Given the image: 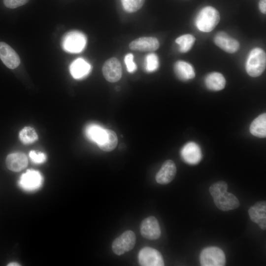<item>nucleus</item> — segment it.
I'll return each instance as SVG.
<instances>
[{"mask_svg": "<svg viewBox=\"0 0 266 266\" xmlns=\"http://www.w3.org/2000/svg\"><path fill=\"white\" fill-rule=\"evenodd\" d=\"M220 19L218 11L213 7L207 6L199 11L195 19V24L200 31L208 33L216 27Z\"/></svg>", "mask_w": 266, "mask_h": 266, "instance_id": "1", "label": "nucleus"}, {"mask_svg": "<svg viewBox=\"0 0 266 266\" xmlns=\"http://www.w3.org/2000/svg\"><path fill=\"white\" fill-rule=\"evenodd\" d=\"M266 66V55L265 51L259 47L255 48L250 52L246 62L247 73L251 77L261 75Z\"/></svg>", "mask_w": 266, "mask_h": 266, "instance_id": "2", "label": "nucleus"}, {"mask_svg": "<svg viewBox=\"0 0 266 266\" xmlns=\"http://www.w3.org/2000/svg\"><path fill=\"white\" fill-rule=\"evenodd\" d=\"M87 42L86 36L79 31H71L64 36L62 46L63 49L68 53H78L85 47Z\"/></svg>", "mask_w": 266, "mask_h": 266, "instance_id": "3", "label": "nucleus"}, {"mask_svg": "<svg viewBox=\"0 0 266 266\" xmlns=\"http://www.w3.org/2000/svg\"><path fill=\"white\" fill-rule=\"evenodd\" d=\"M202 266H223L226 264L225 255L222 249L216 246L204 248L200 256Z\"/></svg>", "mask_w": 266, "mask_h": 266, "instance_id": "4", "label": "nucleus"}, {"mask_svg": "<svg viewBox=\"0 0 266 266\" xmlns=\"http://www.w3.org/2000/svg\"><path fill=\"white\" fill-rule=\"evenodd\" d=\"M135 242L136 236L134 233L127 230L113 240L112 244V251L118 256L122 255L131 251L134 246Z\"/></svg>", "mask_w": 266, "mask_h": 266, "instance_id": "5", "label": "nucleus"}, {"mask_svg": "<svg viewBox=\"0 0 266 266\" xmlns=\"http://www.w3.org/2000/svg\"><path fill=\"white\" fill-rule=\"evenodd\" d=\"M138 259L139 265L142 266H163L165 265L160 252L150 247H143L139 251Z\"/></svg>", "mask_w": 266, "mask_h": 266, "instance_id": "6", "label": "nucleus"}, {"mask_svg": "<svg viewBox=\"0 0 266 266\" xmlns=\"http://www.w3.org/2000/svg\"><path fill=\"white\" fill-rule=\"evenodd\" d=\"M140 231L141 235L149 240L157 239L161 235L158 221L154 216L148 217L142 221Z\"/></svg>", "mask_w": 266, "mask_h": 266, "instance_id": "7", "label": "nucleus"}, {"mask_svg": "<svg viewBox=\"0 0 266 266\" xmlns=\"http://www.w3.org/2000/svg\"><path fill=\"white\" fill-rule=\"evenodd\" d=\"M102 71L105 79L110 82L119 81L122 75V68L120 61L116 58L112 57L104 63Z\"/></svg>", "mask_w": 266, "mask_h": 266, "instance_id": "8", "label": "nucleus"}, {"mask_svg": "<svg viewBox=\"0 0 266 266\" xmlns=\"http://www.w3.org/2000/svg\"><path fill=\"white\" fill-rule=\"evenodd\" d=\"M41 173L35 170H28L21 175L19 184L25 190L31 191L38 189L42 183Z\"/></svg>", "mask_w": 266, "mask_h": 266, "instance_id": "9", "label": "nucleus"}, {"mask_svg": "<svg viewBox=\"0 0 266 266\" xmlns=\"http://www.w3.org/2000/svg\"><path fill=\"white\" fill-rule=\"evenodd\" d=\"M214 42L217 46L229 53L236 52L240 47L239 43L237 40L224 32H218L214 36Z\"/></svg>", "mask_w": 266, "mask_h": 266, "instance_id": "10", "label": "nucleus"}, {"mask_svg": "<svg viewBox=\"0 0 266 266\" xmlns=\"http://www.w3.org/2000/svg\"><path fill=\"white\" fill-rule=\"evenodd\" d=\"M0 59L10 69L16 68L20 63V59L17 53L3 42H0Z\"/></svg>", "mask_w": 266, "mask_h": 266, "instance_id": "11", "label": "nucleus"}, {"mask_svg": "<svg viewBox=\"0 0 266 266\" xmlns=\"http://www.w3.org/2000/svg\"><path fill=\"white\" fill-rule=\"evenodd\" d=\"M181 156L184 161L190 165L198 164L202 156L200 146L194 142H189L183 147Z\"/></svg>", "mask_w": 266, "mask_h": 266, "instance_id": "12", "label": "nucleus"}, {"mask_svg": "<svg viewBox=\"0 0 266 266\" xmlns=\"http://www.w3.org/2000/svg\"><path fill=\"white\" fill-rule=\"evenodd\" d=\"M176 173V166L174 162L170 160L166 161L155 177L157 182L162 185L170 183Z\"/></svg>", "mask_w": 266, "mask_h": 266, "instance_id": "13", "label": "nucleus"}, {"mask_svg": "<svg viewBox=\"0 0 266 266\" xmlns=\"http://www.w3.org/2000/svg\"><path fill=\"white\" fill-rule=\"evenodd\" d=\"M248 214L251 221L257 224L263 230L266 229V202L258 201L251 206Z\"/></svg>", "mask_w": 266, "mask_h": 266, "instance_id": "14", "label": "nucleus"}, {"mask_svg": "<svg viewBox=\"0 0 266 266\" xmlns=\"http://www.w3.org/2000/svg\"><path fill=\"white\" fill-rule=\"evenodd\" d=\"M160 46L158 40L154 37H142L132 41L129 44L131 50L152 52L157 50Z\"/></svg>", "mask_w": 266, "mask_h": 266, "instance_id": "15", "label": "nucleus"}, {"mask_svg": "<svg viewBox=\"0 0 266 266\" xmlns=\"http://www.w3.org/2000/svg\"><path fill=\"white\" fill-rule=\"evenodd\" d=\"M215 205L220 210L226 211L237 208L240 205L237 198L233 194L227 191L213 198Z\"/></svg>", "mask_w": 266, "mask_h": 266, "instance_id": "16", "label": "nucleus"}, {"mask_svg": "<svg viewBox=\"0 0 266 266\" xmlns=\"http://www.w3.org/2000/svg\"><path fill=\"white\" fill-rule=\"evenodd\" d=\"M5 163L8 169L14 172H19L27 166L28 159L24 153L15 152L7 156Z\"/></svg>", "mask_w": 266, "mask_h": 266, "instance_id": "17", "label": "nucleus"}, {"mask_svg": "<svg viewBox=\"0 0 266 266\" xmlns=\"http://www.w3.org/2000/svg\"><path fill=\"white\" fill-rule=\"evenodd\" d=\"M107 130L100 125L92 124L86 128L85 134L89 140L97 143L99 147L105 141L107 136Z\"/></svg>", "mask_w": 266, "mask_h": 266, "instance_id": "18", "label": "nucleus"}, {"mask_svg": "<svg viewBox=\"0 0 266 266\" xmlns=\"http://www.w3.org/2000/svg\"><path fill=\"white\" fill-rule=\"evenodd\" d=\"M91 69V65L82 58L76 59L72 62L69 66L70 73L76 79L85 77L89 74Z\"/></svg>", "mask_w": 266, "mask_h": 266, "instance_id": "19", "label": "nucleus"}, {"mask_svg": "<svg viewBox=\"0 0 266 266\" xmlns=\"http://www.w3.org/2000/svg\"><path fill=\"white\" fill-rule=\"evenodd\" d=\"M174 71L177 77L182 81L192 79L195 76V72L192 66L183 61H178L175 63Z\"/></svg>", "mask_w": 266, "mask_h": 266, "instance_id": "20", "label": "nucleus"}, {"mask_svg": "<svg viewBox=\"0 0 266 266\" xmlns=\"http://www.w3.org/2000/svg\"><path fill=\"white\" fill-rule=\"evenodd\" d=\"M204 82L207 89L211 91H218L225 88L226 79L221 73L213 72L205 77Z\"/></svg>", "mask_w": 266, "mask_h": 266, "instance_id": "21", "label": "nucleus"}, {"mask_svg": "<svg viewBox=\"0 0 266 266\" xmlns=\"http://www.w3.org/2000/svg\"><path fill=\"white\" fill-rule=\"evenodd\" d=\"M251 133L258 137L264 138L266 136V114L264 113L259 115L251 123L250 128Z\"/></svg>", "mask_w": 266, "mask_h": 266, "instance_id": "22", "label": "nucleus"}, {"mask_svg": "<svg viewBox=\"0 0 266 266\" xmlns=\"http://www.w3.org/2000/svg\"><path fill=\"white\" fill-rule=\"evenodd\" d=\"M195 37L192 34L182 35L175 40V42L179 45V50L182 53L188 52L195 42Z\"/></svg>", "mask_w": 266, "mask_h": 266, "instance_id": "23", "label": "nucleus"}, {"mask_svg": "<svg viewBox=\"0 0 266 266\" xmlns=\"http://www.w3.org/2000/svg\"><path fill=\"white\" fill-rule=\"evenodd\" d=\"M19 138L24 144H29L35 142L38 135L34 129L31 127H25L19 133Z\"/></svg>", "mask_w": 266, "mask_h": 266, "instance_id": "24", "label": "nucleus"}, {"mask_svg": "<svg viewBox=\"0 0 266 266\" xmlns=\"http://www.w3.org/2000/svg\"><path fill=\"white\" fill-rule=\"evenodd\" d=\"M107 136L104 143L99 146L103 151L109 152L114 150L118 143V138L116 133L109 129L107 130Z\"/></svg>", "mask_w": 266, "mask_h": 266, "instance_id": "25", "label": "nucleus"}, {"mask_svg": "<svg viewBox=\"0 0 266 266\" xmlns=\"http://www.w3.org/2000/svg\"><path fill=\"white\" fill-rule=\"evenodd\" d=\"M124 9L130 13L134 12L140 9L145 0H121Z\"/></svg>", "mask_w": 266, "mask_h": 266, "instance_id": "26", "label": "nucleus"}, {"mask_svg": "<svg viewBox=\"0 0 266 266\" xmlns=\"http://www.w3.org/2000/svg\"><path fill=\"white\" fill-rule=\"evenodd\" d=\"M228 186L224 181H219L212 184L209 187V192L213 197L216 198L227 191Z\"/></svg>", "mask_w": 266, "mask_h": 266, "instance_id": "27", "label": "nucleus"}, {"mask_svg": "<svg viewBox=\"0 0 266 266\" xmlns=\"http://www.w3.org/2000/svg\"><path fill=\"white\" fill-rule=\"evenodd\" d=\"M159 66V59L155 53H150L145 58V69L148 72L156 70Z\"/></svg>", "mask_w": 266, "mask_h": 266, "instance_id": "28", "label": "nucleus"}, {"mask_svg": "<svg viewBox=\"0 0 266 266\" xmlns=\"http://www.w3.org/2000/svg\"><path fill=\"white\" fill-rule=\"evenodd\" d=\"M29 156L32 161L36 164H42L46 160V156L44 153L34 150L30 152Z\"/></svg>", "mask_w": 266, "mask_h": 266, "instance_id": "29", "label": "nucleus"}, {"mask_svg": "<svg viewBox=\"0 0 266 266\" xmlns=\"http://www.w3.org/2000/svg\"><path fill=\"white\" fill-rule=\"evenodd\" d=\"M127 69L129 72L133 73L136 69V66L133 61V56L131 53L127 54L124 58Z\"/></svg>", "mask_w": 266, "mask_h": 266, "instance_id": "30", "label": "nucleus"}, {"mask_svg": "<svg viewBox=\"0 0 266 266\" xmlns=\"http://www.w3.org/2000/svg\"><path fill=\"white\" fill-rule=\"evenodd\" d=\"M4 5L9 8H15L27 3L29 0H3Z\"/></svg>", "mask_w": 266, "mask_h": 266, "instance_id": "31", "label": "nucleus"}, {"mask_svg": "<svg viewBox=\"0 0 266 266\" xmlns=\"http://www.w3.org/2000/svg\"><path fill=\"white\" fill-rule=\"evenodd\" d=\"M259 7L260 11L263 13H266V0H260L259 3Z\"/></svg>", "mask_w": 266, "mask_h": 266, "instance_id": "32", "label": "nucleus"}, {"mask_svg": "<svg viewBox=\"0 0 266 266\" xmlns=\"http://www.w3.org/2000/svg\"><path fill=\"white\" fill-rule=\"evenodd\" d=\"M7 266H20V265H19V264L17 263H9L8 265H7Z\"/></svg>", "mask_w": 266, "mask_h": 266, "instance_id": "33", "label": "nucleus"}]
</instances>
